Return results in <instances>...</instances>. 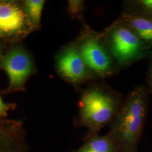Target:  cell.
<instances>
[{
	"label": "cell",
	"instance_id": "cell-1",
	"mask_svg": "<svg viewBox=\"0 0 152 152\" xmlns=\"http://www.w3.org/2000/svg\"><path fill=\"white\" fill-rule=\"evenodd\" d=\"M77 91L80 96L78 112L74 119L76 127L88 129L83 139L99 135L106 125H109L120 108L124 98L103 81H92Z\"/></svg>",
	"mask_w": 152,
	"mask_h": 152
},
{
	"label": "cell",
	"instance_id": "cell-2",
	"mask_svg": "<svg viewBox=\"0 0 152 152\" xmlns=\"http://www.w3.org/2000/svg\"><path fill=\"white\" fill-rule=\"evenodd\" d=\"M147 91L134 88L124 98L107 134L117 152H137L147 117Z\"/></svg>",
	"mask_w": 152,
	"mask_h": 152
},
{
	"label": "cell",
	"instance_id": "cell-3",
	"mask_svg": "<svg viewBox=\"0 0 152 152\" xmlns=\"http://www.w3.org/2000/svg\"><path fill=\"white\" fill-rule=\"evenodd\" d=\"M73 41L95 81L112 77L120 72L121 69L104 43L101 31L85 23Z\"/></svg>",
	"mask_w": 152,
	"mask_h": 152
},
{
	"label": "cell",
	"instance_id": "cell-4",
	"mask_svg": "<svg viewBox=\"0 0 152 152\" xmlns=\"http://www.w3.org/2000/svg\"><path fill=\"white\" fill-rule=\"evenodd\" d=\"M101 32L104 43L121 70L150 55L149 46L120 17Z\"/></svg>",
	"mask_w": 152,
	"mask_h": 152
},
{
	"label": "cell",
	"instance_id": "cell-5",
	"mask_svg": "<svg viewBox=\"0 0 152 152\" xmlns=\"http://www.w3.org/2000/svg\"><path fill=\"white\" fill-rule=\"evenodd\" d=\"M4 71L9 77V86L1 94H9L16 91H26V83L30 77L37 73L32 55L23 42L6 46L0 61V71Z\"/></svg>",
	"mask_w": 152,
	"mask_h": 152
},
{
	"label": "cell",
	"instance_id": "cell-6",
	"mask_svg": "<svg viewBox=\"0 0 152 152\" xmlns=\"http://www.w3.org/2000/svg\"><path fill=\"white\" fill-rule=\"evenodd\" d=\"M34 32L22 1L0 0V42L6 46L22 42Z\"/></svg>",
	"mask_w": 152,
	"mask_h": 152
},
{
	"label": "cell",
	"instance_id": "cell-7",
	"mask_svg": "<svg viewBox=\"0 0 152 152\" xmlns=\"http://www.w3.org/2000/svg\"><path fill=\"white\" fill-rule=\"evenodd\" d=\"M55 69L61 80L76 90L90 82L96 81L82 58L74 41L64 45L55 55Z\"/></svg>",
	"mask_w": 152,
	"mask_h": 152
},
{
	"label": "cell",
	"instance_id": "cell-8",
	"mask_svg": "<svg viewBox=\"0 0 152 152\" xmlns=\"http://www.w3.org/2000/svg\"><path fill=\"white\" fill-rule=\"evenodd\" d=\"M24 121L0 118V152H28Z\"/></svg>",
	"mask_w": 152,
	"mask_h": 152
},
{
	"label": "cell",
	"instance_id": "cell-9",
	"mask_svg": "<svg viewBox=\"0 0 152 152\" xmlns=\"http://www.w3.org/2000/svg\"><path fill=\"white\" fill-rule=\"evenodd\" d=\"M145 44L152 45V20L123 11L120 16Z\"/></svg>",
	"mask_w": 152,
	"mask_h": 152
},
{
	"label": "cell",
	"instance_id": "cell-10",
	"mask_svg": "<svg viewBox=\"0 0 152 152\" xmlns=\"http://www.w3.org/2000/svg\"><path fill=\"white\" fill-rule=\"evenodd\" d=\"M84 142L78 149L71 152H117L108 135H95L83 139Z\"/></svg>",
	"mask_w": 152,
	"mask_h": 152
},
{
	"label": "cell",
	"instance_id": "cell-11",
	"mask_svg": "<svg viewBox=\"0 0 152 152\" xmlns=\"http://www.w3.org/2000/svg\"><path fill=\"white\" fill-rule=\"evenodd\" d=\"M46 1L44 0H23L25 12L34 32L41 29V16Z\"/></svg>",
	"mask_w": 152,
	"mask_h": 152
},
{
	"label": "cell",
	"instance_id": "cell-12",
	"mask_svg": "<svg viewBox=\"0 0 152 152\" xmlns=\"http://www.w3.org/2000/svg\"><path fill=\"white\" fill-rule=\"evenodd\" d=\"M86 10L85 2L83 0H69L67 2L66 11L72 20H77L82 24L86 23L85 19Z\"/></svg>",
	"mask_w": 152,
	"mask_h": 152
},
{
	"label": "cell",
	"instance_id": "cell-13",
	"mask_svg": "<svg viewBox=\"0 0 152 152\" xmlns=\"http://www.w3.org/2000/svg\"><path fill=\"white\" fill-rule=\"evenodd\" d=\"M16 106V104L14 103H6L0 95V118H6L8 116V112L15 109Z\"/></svg>",
	"mask_w": 152,
	"mask_h": 152
},
{
	"label": "cell",
	"instance_id": "cell-14",
	"mask_svg": "<svg viewBox=\"0 0 152 152\" xmlns=\"http://www.w3.org/2000/svg\"><path fill=\"white\" fill-rule=\"evenodd\" d=\"M7 46H6L5 44L2 43L0 42V61L1 60L3 55L4 54L6 48Z\"/></svg>",
	"mask_w": 152,
	"mask_h": 152
},
{
	"label": "cell",
	"instance_id": "cell-15",
	"mask_svg": "<svg viewBox=\"0 0 152 152\" xmlns=\"http://www.w3.org/2000/svg\"><path fill=\"white\" fill-rule=\"evenodd\" d=\"M150 81H151V84L152 90V67L151 69V72H150Z\"/></svg>",
	"mask_w": 152,
	"mask_h": 152
}]
</instances>
